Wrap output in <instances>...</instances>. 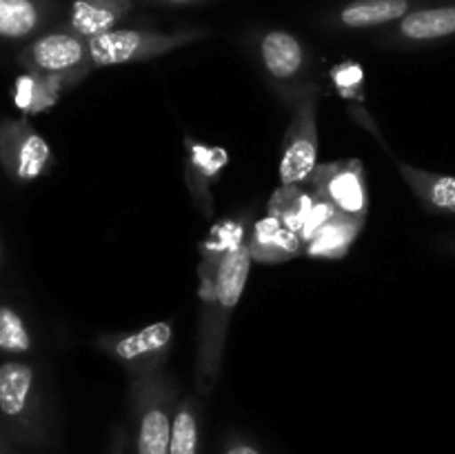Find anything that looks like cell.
<instances>
[{
    "instance_id": "obj_19",
    "label": "cell",
    "mask_w": 455,
    "mask_h": 454,
    "mask_svg": "<svg viewBox=\"0 0 455 454\" xmlns=\"http://www.w3.org/2000/svg\"><path fill=\"white\" fill-rule=\"evenodd\" d=\"M78 83H83V80L74 78V76H49L27 71L16 83V102L20 109L38 114V111L56 105L58 98Z\"/></svg>"
},
{
    "instance_id": "obj_13",
    "label": "cell",
    "mask_w": 455,
    "mask_h": 454,
    "mask_svg": "<svg viewBox=\"0 0 455 454\" xmlns=\"http://www.w3.org/2000/svg\"><path fill=\"white\" fill-rule=\"evenodd\" d=\"M247 247L253 263L278 265L305 254V240L280 218L265 216L262 221L253 223L251 234L247 236Z\"/></svg>"
},
{
    "instance_id": "obj_20",
    "label": "cell",
    "mask_w": 455,
    "mask_h": 454,
    "mask_svg": "<svg viewBox=\"0 0 455 454\" xmlns=\"http://www.w3.org/2000/svg\"><path fill=\"white\" fill-rule=\"evenodd\" d=\"M411 12V0H354L338 12V22L347 29H371L403 20Z\"/></svg>"
},
{
    "instance_id": "obj_18",
    "label": "cell",
    "mask_w": 455,
    "mask_h": 454,
    "mask_svg": "<svg viewBox=\"0 0 455 454\" xmlns=\"http://www.w3.org/2000/svg\"><path fill=\"white\" fill-rule=\"evenodd\" d=\"M247 243V214L238 218H225L209 230L207 239L200 243L198 272H218L225 258L238 252Z\"/></svg>"
},
{
    "instance_id": "obj_15",
    "label": "cell",
    "mask_w": 455,
    "mask_h": 454,
    "mask_svg": "<svg viewBox=\"0 0 455 454\" xmlns=\"http://www.w3.org/2000/svg\"><path fill=\"white\" fill-rule=\"evenodd\" d=\"M455 38V4L411 9L398 20V40L407 45H434Z\"/></svg>"
},
{
    "instance_id": "obj_12",
    "label": "cell",
    "mask_w": 455,
    "mask_h": 454,
    "mask_svg": "<svg viewBox=\"0 0 455 454\" xmlns=\"http://www.w3.org/2000/svg\"><path fill=\"white\" fill-rule=\"evenodd\" d=\"M331 214H336V209L311 196L305 185H280L269 199V216L280 218L291 227L305 245Z\"/></svg>"
},
{
    "instance_id": "obj_24",
    "label": "cell",
    "mask_w": 455,
    "mask_h": 454,
    "mask_svg": "<svg viewBox=\"0 0 455 454\" xmlns=\"http://www.w3.org/2000/svg\"><path fill=\"white\" fill-rule=\"evenodd\" d=\"M220 454H262V452L249 439L234 434L222 443Z\"/></svg>"
},
{
    "instance_id": "obj_7",
    "label": "cell",
    "mask_w": 455,
    "mask_h": 454,
    "mask_svg": "<svg viewBox=\"0 0 455 454\" xmlns=\"http://www.w3.org/2000/svg\"><path fill=\"white\" fill-rule=\"evenodd\" d=\"M302 185L311 196L349 216H369V185L360 158L331 160L318 165Z\"/></svg>"
},
{
    "instance_id": "obj_17",
    "label": "cell",
    "mask_w": 455,
    "mask_h": 454,
    "mask_svg": "<svg viewBox=\"0 0 455 454\" xmlns=\"http://www.w3.org/2000/svg\"><path fill=\"white\" fill-rule=\"evenodd\" d=\"M132 0H74L69 9V31L92 40L116 29L120 20L132 12Z\"/></svg>"
},
{
    "instance_id": "obj_6",
    "label": "cell",
    "mask_w": 455,
    "mask_h": 454,
    "mask_svg": "<svg viewBox=\"0 0 455 454\" xmlns=\"http://www.w3.org/2000/svg\"><path fill=\"white\" fill-rule=\"evenodd\" d=\"M318 154V87L311 85L293 101L278 165L280 185H302L320 165Z\"/></svg>"
},
{
    "instance_id": "obj_26",
    "label": "cell",
    "mask_w": 455,
    "mask_h": 454,
    "mask_svg": "<svg viewBox=\"0 0 455 454\" xmlns=\"http://www.w3.org/2000/svg\"><path fill=\"white\" fill-rule=\"evenodd\" d=\"M160 3H167V4H187V3H196V0H160Z\"/></svg>"
},
{
    "instance_id": "obj_22",
    "label": "cell",
    "mask_w": 455,
    "mask_h": 454,
    "mask_svg": "<svg viewBox=\"0 0 455 454\" xmlns=\"http://www.w3.org/2000/svg\"><path fill=\"white\" fill-rule=\"evenodd\" d=\"M47 18L40 0H0V38L20 40L34 34Z\"/></svg>"
},
{
    "instance_id": "obj_23",
    "label": "cell",
    "mask_w": 455,
    "mask_h": 454,
    "mask_svg": "<svg viewBox=\"0 0 455 454\" xmlns=\"http://www.w3.org/2000/svg\"><path fill=\"white\" fill-rule=\"evenodd\" d=\"M34 347L29 328L16 307L0 303V354L22 356Z\"/></svg>"
},
{
    "instance_id": "obj_25",
    "label": "cell",
    "mask_w": 455,
    "mask_h": 454,
    "mask_svg": "<svg viewBox=\"0 0 455 454\" xmlns=\"http://www.w3.org/2000/svg\"><path fill=\"white\" fill-rule=\"evenodd\" d=\"M109 454H129V439L124 430L114 432V441H111Z\"/></svg>"
},
{
    "instance_id": "obj_1",
    "label": "cell",
    "mask_w": 455,
    "mask_h": 454,
    "mask_svg": "<svg viewBox=\"0 0 455 454\" xmlns=\"http://www.w3.org/2000/svg\"><path fill=\"white\" fill-rule=\"evenodd\" d=\"M253 258L247 243L225 258L218 272H198L200 288V323L198 354H196V383L198 394L209 396L216 387L225 356L227 332L231 316L247 285Z\"/></svg>"
},
{
    "instance_id": "obj_27",
    "label": "cell",
    "mask_w": 455,
    "mask_h": 454,
    "mask_svg": "<svg viewBox=\"0 0 455 454\" xmlns=\"http://www.w3.org/2000/svg\"><path fill=\"white\" fill-rule=\"evenodd\" d=\"M0 454H9V448H7V441L0 436Z\"/></svg>"
},
{
    "instance_id": "obj_8",
    "label": "cell",
    "mask_w": 455,
    "mask_h": 454,
    "mask_svg": "<svg viewBox=\"0 0 455 454\" xmlns=\"http://www.w3.org/2000/svg\"><path fill=\"white\" fill-rule=\"evenodd\" d=\"M53 151L25 118L0 120V167L12 181L34 182L49 172Z\"/></svg>"
},
{
    "instance_id": "obj_16",
    "label": "cell",
    "mask_w": 455,
    "mask_h": 454,
    "mask_svg": "<svg viewBox=\"0 0 455 454\" xmlns=\"http://www.w3.org/2000/svg\"><path fill=\"white\" fill-rule=\"evenodd\" d=\"M367 218L360 216H349V214H331L318 230L314 231L309 240L305 245L307 256L314 258H329V261H336L349 254L351 245L355 243V239L363 231Z\"/></svg>"
},
{
    "instance_id": "obj_10",
    "label": "cell",
    "mask_w": 455,
    "mask_h": 454,
    "mask_svg": "<svg viewBox=\"0 0 455 454\" xmlns=\"http://www.w3.org/2000/svg\"><path fill=\"white\" fill-rule=\"evenodd\" d=\"M262 67L284 101H296L309 83H302V74L307 71V49L298 36L284 29L267 31L258 45Z\"/></svg>"
},
{
    "instance_id": "obj_9",
    "label": "cell",
    "mask_w": 455,
    "mask_h": 454,
    "mask_svg": "<svg viewBox=\"0 0 455 454\" xmlns=\"http://www.w3.org/2000/svg\"><path fill=\"white\" fill-rule=\"evenodd\" d=\"M18 62L34 74L74 76L80 80L93 69L89 40L69 29L38 36L18 53Z\"/></svg>"
},
{
    "instance_id": "obj_2",
    "label": "cell",
    "mask_w": 455,
    "mask_h": 454,
    "mask_svg": "<svg viewBox=\"0 0 455 454\" xmlns=\"http://www.w3.org/2000/svg\"><path fill=\"white\" fill-rule=\"evenodd\" d=\"M129 409L133 423V454H169L178 383L167 372L132 378Z\"/></svg>"
},
{
    "instance_id": "obj_4",
    "label": "cell",
    "mask_w": 455,
    "mask_h": 454,
    "mask_svg": "<svg viewBox=\"0 0 455 454\" xmlns=\"http://www.w3.org/2000/svg\"><path fill=\"white\" fill-rule=\"evenodd\" d=\"M207 38V31H151V29H111L89 40V56L93 69L133 65L180 49L185 45Z\"/></svg>"
},
{
    "instance_id": "obj_14",
    "label": "cell",
    "mask_w": 455,
    "mask_h": 454,
    "mask_svg": "<svg viewBox=\"0 0 455 454\" xmlns=\"http://www.w3.org/2000/svg\"><path fill=\"white\" fill-rule=\"evenodd\" d=\"M395 167L427 212L453 214L455 216V176L420 169L398 158H395Z\"/></svg>"
},
{
    "instance_id": "obj_28",
    "label": "cell",
    "mask_w": 455,
    "mask_h": 454,
    "mask_svg": "<svg viewBox=\"0 0 455 454\" xmlns=\"http://www.w3.org/2000/svg\"><path fill=\"white\" fill-rule=\"evenodd\" d=\"M0 261H3V245H0Z\"/></svg>"
},
{
    "instance_id": "obj_3",
    "label": "cell",
    "mask_w": 455,
    "mask_h": 454,
    "mask_svg": "<svg viewBox=\"0 0 455 454\" xmlns=\"http://www.w3.org/2000/svg\"><path fill=\"white\" fill-rule=\"evenodd\" d=\"M0 418L18 441L43 443L47 436L38 378L31 363L18 359L0 363Z\"/></svg>"
},
{
    "instance_id": "obj_11",
    "label": "cell",
    "mask_w": 455,
    "mask_h": 454,
    "mask_svg": "<svg viewBox=\"0 0 455 454\" xmlns=\"http://www.w3.org/2000/svg\"><path fill=\"white\" fill-rule=\"evenodd\" d=\"M229 163V154L222 147L204 145L196 138H185V182L191 200L200 216L212 221L213 214V182L218 181L225 165Z\"/></svg>"
},
{
    "instance_id": "obj_5",
    "label": "cell",
    "mask_w": 455,
    "mask_h": 454,
    "mask_svg": "<svg viewBox=\"0 0 455 454\" xmlns=\"http://www.w3.org/2000/svg\"><path fill=\"white\" fill-rule=\"evenodd\" d=\"M173 325L169 320H158L133 332L100 334L96 347L114 359L129 378H140L163 372L173 350Z\"/></svg>"
},
{
    "instance_id": "obj_21",
    "label": "cell",
    "mask_w": 455,
    "mask_h": 454,
    "mask_svg": "<svg viewBox=\"0 0 455 454\" xmlns=\"http://www.w3.org/2000/svg\"><path fill=\"white\" fill-rule=\"evenodd\" d=\"M200 439H203V399L200 394H187L178 403L173 417L169 454H200Z\"/></svg>"
}]
</instances>
